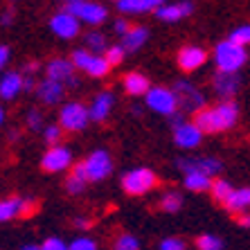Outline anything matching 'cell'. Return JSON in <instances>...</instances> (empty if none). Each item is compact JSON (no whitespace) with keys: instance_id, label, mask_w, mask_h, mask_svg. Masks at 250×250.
<instances>
[{"instance_id":"23","label":"cell","mask_w":250,"mask_h":250,"mask_svg":"<svg viewBox=\"0 0 250 250\" xmlns=\"http://www.w3.org/2000/svg\"><path fill=\"white\" fill-rule=\"evenodd\" d=\"M149 41V29L146 27H128V32L122 36V47L124 52H138L140 47Z\"/></svg>"},{"instance_id":"6","label":"cell","mask_w":250,"mask_h":250,"mask_svg":"<svg viewBox=\"0 0 250 250\" xmlns=\"http://www.w3.org/2000/svg\"><path fill=\"white\" fill-rule=\"evenodd\" d=\"M145 104L149 111L158 113V115H165V117H169L171 113L178 111L174 90L165 86H149V90L145 93Z\"/></svg>"},{"instance_id":"9","label":"cell","mask_w":250,"mask_h":250,"mask_svg":"<svg viewBox=\"0 0 250 250\" xmlns=\"http://www.w3.org/2000/svg\"><path fill=\"white\" fill-rule=\"evenodd\" d=\"M72 16H77L79 23H88V25H102L108 18V9L99 2L93 0H77V2H68L65 7Z\"/></svg>"},{"instance_id":"3","label":"cell","mask_w":250,"mask_h":250,"mask_svg":"<svg viewBox=\"0 0 250 250\" xmlns=\"http://www.w3.org/2000/svg\"><path fill=\"white\" fill-rule=\"evenodd\" d=\"M174 95H176V104H178V111L181 113H196L198 108H203L205 104H208V99H205V95L201 93V88L194 86L192 82H187V79H178V82L174 83Z\"/></svg>"},{"instance_id":"48","label":"cell","mask_w":250,"mask_h":250,"mask_svg":"<svg viewBox=\"0 0 250 250\" xmlns=\"http://www.w3.org/2000/svg\"><path fill=\"white\" fill-rule=\"evenodd\" d=\"M21 138H23V135L18 133V131H12V133H9V142H12V145H16V142H21Z\"/></svg>"},{"instance_id":"39","label":"cell","mask_w":250,"mask_h":250,"mask_svg":"<svg viewBox=\"0 0 250 250\" xmlns=\"http://www.w3.org/2000/svg\"><path fill=\"white\" fill-rule=\"evenodd\" d=\"M39 248L41 250H68V244L61 237H47Z\"/></svg>"},{"instance_id":"14","label":"cell","mask_w":250,"mask_h":250,"mask_svg":"<svg viewBox=\"0 0 250 250\" xmlns=\"http://www.w3.org/2000/svg\"><path fill=\"white\" fill-rule=\"evenodd\" d=\"M212 88L219 99H232L241 88V77L239 72H226V70H219L212 79Z\"/></svg>"},{"instance_id":"51","label":"cell","mask_w":250,"mask_h":250,"mask_svg":"<svg viewBox=\"0 0 250 250\" xmlns=\"http://www.w3.org/2000/svg\"><path fill=\"white\" fill-rule=\"evenodd\" d=\"M131 111H133V115H140V113H142V108H140V106H133Z\"/></svg>"},{"instance_id":"18","label":"cell","mask_w":250,"mask_h":250,"mask_svg":"<svg viewBox=\"0 0 250 250\" xmlns=\"http://www.w3.org/2000/svg\"><path fill=\"white\" fill-rule=\"evenodd\" d=\"M113 106H115V95L111 90H102L93 97L90 106H88V117L90 122H104L106 117L111 115Z\"/></svg>"},{"instance_id":"10","label":"cell","mask_w":250,"mask_h":250,"mask_svg":"<svg viewBox=\"0 0 250 250\" xmlns=\"http://www.w3.org/2000/svg\"><path fill=\"white\" fill-rule=\"evenodd\" d=\"M72 165V153H70L68 146L54 145L50 146L41 158V169L47 174H59V171H65Z\"/></svg>"},{"instance_id":"36","label":"cell","mask_w":250,"mask_h":250,"mask_svg":"<svg viewBox=\"0 0 250 250\" xmlns=\"http://www.w3.org/2000/svg\"><path fill=\"white\" fill-rule=\"evenodd\" d=\"M68 250H99V246L90 237H77L72 244H68Z\"/></svg>"},{"instance_id":"16","label":"cell","mask_w":250,"mask_h":250,"mask_svg":"<svg viewBox=\"0 0 250 250\" xmlns=\"http://www.w3.org/2000/svg\"><path fill=\"white\" fill-rule=\"evenodd\" d=\"M34 93L45 106H57V104H61L65 97V86L54 82V79H50V77H45L41 82H36Z\"/></svg>"},{"instance_id":"13","label":"cell","mask_w":250,"mask_h":250,"mask_svg":"<svg viewBox=\"0 0 250 250\" xmlns=\"http://www.w3.org/2000/svg\"><path fill=\"white\" fill-rule=\"evenodd\" d=\"M36 212V203L34 201H27V198L21 196H12L0 201V223L12 221V219H18V216H27Z\"/></svg>"},{"instance_id":"11","label":"cell","mask_w":250,"mask_h":250,"mask_svg":"<svg viewBox=\"0 0 250 250\" xmlns=\"http://www.w3.org/2000/svg\"><path fill=\"white\" fill-rule=\"evenodd\" d=\"M75 65L68 59H52L50 63L45 65V77L54 79V82L63 83L65 88H79V79L75 75Z\"/></svg>"},{"instance_id":"43","label":"cell","mask_w":250,"mask_h":250,"mask_svg":"<svg viewBox=\"0 0 250 250\" xmlns=\"http://www.w3.org/2000/svg\"><path fill=\"white\" fill-rule=\"evenodd\" d=\"M21 79H23V90H34L36 86V75H21Z\"/></svg>"},{"instance_id":"20","label":"cell","mask_w":250,"mask_h":250,"mask_svg":"<svg viewBox=\"0 0 250 250\" xmlns=\"http://www.w3.org/2000/svg\"><path fill=\"white\" fill-rule=\"evenodd\" d=\"M153 12H156V16L160 18V21H165V23H178V21H183L185 16H192L194 2H189V0H185V2H165V5L156 7Z\"/></svg>"},{"instance_id":"7","label":"cell","mask_w":250,"mask_h":250,"mask_svg":"<svg viewBox=\"0 0 250 250\" xmlns=\"http://www.w3.org/2000/svg\"><path fill=\"white\" fill-rule=\"evenodd\" d=\"M90 122L88 117V106H83L82 102H68V104L61 106L59 111V126L70 133H77V131H83Z\"/></svg>"},{"instance_id":"28","label":"cell","mask_w":250,"mask_h":250,"mask_svg":"<svg viewBox=\"0 0 250 250\" xmlns=\"http://www.w3.org/2000/svg\"><path fill=\"white\" fill-rule=\"evenodd\" d=\"M117 9L122 14H146L151 12L145 0H117Z\"/></svg>"},{"instance_id":"35","label":"cell","mask_w":250,"mask_h":250,"mask_svg":"<svg viewBox=\"0 0 250 250\" xmlns=\"http://www.w3.org/2000/svg\"><path fill=\"white\" fill-rule=\"evenodd\" d=\"M86 181H82V178H77L75 174L68 176V181H65V192L72 194V196H77V194H83L86 192Z\"/></svg>"},{"instance_id":"19","label":"cell","mask_w":250,"mask_h":250,"mask_svg":"<svg viewBox=\"0 0 250 250\" xmlns=\"http://www.w3.org/2000/svg\"><path fill=\"white\" fill-rule=\"evenodd\" d=\"M208 61V52L198 45H185L178 50V68L183 72H194V70L203 68Z\"/></svg>"},{"instance_id":"17","label":"cell","mask_w":250,"mask_h":250,"mask_svg":"<svg viewBox=\"0 0 250 250\" xmlns=\"http://www.w3.org/2000/svg\"><path fill=\"white\" fill-rule=\"evenodd\" d=\"M174 142L181 149H196L203 142V133H201V128L194 122H187L185 120L178 126H174Z\"/></svg>"},{"instance_id":"42","label":"cell","mask_w":250,"mask_h":250,"mask_svg":"<svg viewBox=\"0 0 250 250\" xmlns=\"http://www.w3.org/2000/svg\"><path fill=\"white\" fill-rule=\"evenodd\" d=\"M72 226H75L77 230H88V228H93V221L86 219V216H77L75 221H72Z\"/></svg>"},{"instance_id":"15","label":"cell","mask_w":250,"mask_h":250,"mask_svg":"<svg viewBox=\"0 0 250 250\" xmlns=\"http://www.w3.org/2000/svg\"><path fill=\"white\" fill-rule=\"evenodd\" d=\"M178 169L181 171H203V174H208L209 178H214L216 174H221L223 169V163L219 160V158H212V156H205V158H181L178 160Z\"/></svg>"},{"instance_id":"4","label":"cell","mask_w":250,"mask_h":250,"mask_svg":"<svg viewBox=\"0 0 250 250\" xmlns=\"http://www.w3.org/2000/svg\"><path fill=\"white\" fill-rule=\"evenodd\" d=\"M70 61H72V65L77 70H83L93 79H102V77H106L111 72V65L104 59V54H95L90 50H82V47H77L75 52H72Z\"/></svg>"},{"instance_id":"8","label":"cell","mask_w":250,"mask_h":250,"mask_svg":"<svg viewBox=\"0 0 250 250\" xmlns=\"http://www.w3.org/2000/svg\"><path fill=\"white\" fill-rule=\"evenodd\" d=\"M82 165H83V171H86L88 183H102L113 171V158L106 149H95Z\"/></svg>"},{"instance_id":"24","label":"cell","mask_w":250,"mask_h":250,"mask_svg":"<svg viewBox=\"0 0 250 250\" xmlns=\"http://www.w3.org/2000/svg\"><path fill=\"white\" fill-rule=\"evenodd\" d=\"M122 86H124V93L128 95V97H142V95L149 90V79H146L142 72H128L126 77H124V82H122Z\"/></svg>"},{"instance_id":"47","label":"cell","mask_w":250,"mask_h":250,"mask_svg":"<svg viewBox=\"0 0 250 250\" xmlns=\"http://www.w3.org/2000/svg\"><path fill=\"white\" fill-rule=\"evenodd\" d=\"M146 5H149V9H156V7H160V5H165V2H167V0H145Z\"/></svg>"},{"instance_id":"30","label":"cell","mask_w":250,"mask_h":250,"mask_svg":"<svg viewBox=\"0 0 250 250\" xmlns=\"http://www.w3.org/2000/svg\"><path fill=\"white\" fill-rule=\"evenodd\" d=\"M86 45H88L90 52L104 54V50L108 47V43H106V36L102 34V32H88L86 34Z\"/></svg>"},{"instance_id":"21","label":"cell","mask_w":250,"mask_h":250,"mask_svg":"<svg viewBox=\"0 0 250 250\" xmlns=\"http://www.w3.org/2000/svg\"><path fill=\"white\" fill-rule=\"evenodd\" d=\"M23 93V79H21V72L16 70H9L2 75L0 79V97L9 102V99H16L18 95Z\"/></svg>"},{"instance_id":"45","label":"cell","mask_w":250,"mask_h":250,"mask_svg":"<svg viewBox=\"0 0 250 250\" xmlns=\"http://www.w3.org/2000/svg\"><path fill=\"white\" fill-rule=\"evenodd\" d=\"M0 23L2 25H12L14 23V9H5L2 16H0Z\"/></svg>"},{"instance_id":"32","label":"cell","mask_w":250,"mask_h":250,"mask_svg":"<svg viewBox=\"0 0 250 250\" xmlns=\"http://www.w3.org/2000/svg\"><path fill=\"white\" fill-rule=\"evenodd\" d=\"M115 250H140L142 246H140V239L135 237V234H120V237L115 239V246H113Z\"/></svg>"},{"instance_id":"41","label":"cell","mask_w":250,"mask_h":250,"mask_svg":"<svg viewBox=\"0 0 250 250\" xmlns=\"http://www.w3.org/2000/svg\"><path fill=\"white\" fill-rule=\"evenodd\" d=\"M9 57H12V50L7 45H0V72L5 70L7 63H9Z\"/></svg>"},{"instance_id":"40","label":"cell","mask_w":250,"mask_h":250,"mask_svg":"<svg viewBox=\"0 0 250 250\" xmlns=\"http://www.w3.org/2000/svg\"><path fill=\"white\" fill-rule=\"evenodd\" d=\"M128 27H131V25H128V21H124V18L115 21V25H113V29H115V34L120 36V39H122V36L128 32Z\"/></svg>"},{"instance_id":"12","label":"cell","mask_w":250,"mask_h":250,"mask_svg":"<svg viewBox=\"0 0 250 250\" xmlns=\"http://www.w3.org/2000/svg\"><path fill=\"white\" fill-rule=\"evenodd\" d=\"M50 29H52L59 39L70 41V39H75V36L79 34L82 23H79L77 16H72L68 9H63V12H57L52 18H50Z\"/></svg>"},{"instance_id":"5","label":"cell","mask_w":250,"mask_h":250,"mask_svg":"<svg viewBox=\"0 0 250 250\" xmlns=\"http://www.w3.org/2000/svg\"><path fill=\"white\" fill-rule=\"evenodd\" d=\"M120 183H122V189L128 196H142V194L151 192L153 187H156L158 178L149 167H135L131 171H126Z\"/></svg>"},{"instance_id":"44","label":"cell","mask_w":250,"mask_h":250,"mask_svg":"<svg viewBox=\"0 0 250 250\" xmlns=\"http://www.w3.org/2000/svg\"><path fill=\"white\" fill-rule=\"evenodd\" d=\"M39 70H41V63H36V61H29V63L23 65V72H21V75H36Z\"/></svg>"},{"instance_id":"37","label":"cell","mask_w":250,"mask_h":250,"mask_svg":"<svg viewBox=\"0 0 250 250\" xmlns=\"http://www.w3.org/2000/svg\"><path fill=\"white\" fill-rule=\"evenodd\" d=\"M25 122H27V128H32V131H41V128H43V115H41V111L29 108L27 117H25Z\"/></svg>"},{"instance_id":"38","label":"cell","mask_w":250,"mask_h":250,"mask_svg":"<svg viewBox=\"0 0 250 250\" xmlns=\"http://www.w3.org/2000/svg\"><path fill=\"white\" fill-rule=\"evenodd\" d=\"M160 250H187V241L181 237H167L160 241Z\"/></svg>"},{"instance_id":"31","label":"cell","mask_w":250,"mask_h":250,"mask_svg":"<svg viewBox=\"0 0 250 250\" xmlns=\"http://www.w3.org/2000/svg\"><path fill=\"white\" fill-rule=\"evenodd\" d=\"M61 138H63V128L59 126V124H47V126H43V140H45L47 146L61 145Z\"/></svg>"},{"instance_id":"2","label":"cell","mask_w":250,"mask_h":250,"mask_svg":"<svg viewBox=\"0 0 250 250\" xmlns=\"http://www.w3.org/2000/svg\"><path fill=\"white\" fill-rule=\"evenodd\" d=\"M214 61L219 70L226 72H239L248 61V50L232 41H221L214 47Z\"/></svg>"},{"instance_id":"34","label":"cell","mask_w":250,"mask_h":250,"mask_svg":"<svg viewBox=\"0 0 250 250\" xmlns=\"http://www.w3.org/2000/svg\"><path fill=\"white\" fill-rule=\"evenodd\" d=\"M228 41H232V43H237V45L246 47L250 43V25H241V27L232 29L230 36H228Z\"/></svg>"},{"instance_id":"29","label":"cell","mask_w":250,"mask_h":250,"mask_svg":"<svg viewBox=\"0 0 250 250\" xmlns=\"http://www.w3.org/2000/svg\"><path fill=\"white\" fill-rule=\"evenodd\" d=\"M196 248L198 250H223L226 248V241L216 234H201L196 239Z\"/></svg>"},{"instance_id":"50","label":"cell","mask_w":250,"mask_h":250,"mask_svg":"<svg viewBox=\"0 0 250 250\" xmlns=\"http://www.w3.org/2000/svg\"><path fill=\"white\" fill-rule=\"evenodd\" d=\"M2 124H5V108L0 106V126H2Z\"/></svg>"},{"instance_id":"1","label":"cell","mask_w":250,"mask_h":250,"mask_svg":"<svg viewBox=\"0 0 250 250\" xmlns=\"http://www.w3.org/2000/svg\"><path fill=\"white\" fill-rule=\"evenodd\" d=\"M194 124L201 128L203 135L209 133H223V131H230L234 124L239 122V104L234 99H221L216 106L212 108H198L194 113Z\"/></svg>"},{"instance_id":"52","label":"cell","mask_w":250,"mask_h":250,"mask_svg":"<svg viewBox=\"0 0 250 250\" xmlns=\"http://www.w3.org/2000/svg\"><path fill=\"white\" fill-rule=\"evenodd\" d=\"M63 2H65V5H68V2H77V0H63Z\"/></svg>"},{"instance_id":"26","label":"cell","mask_w":250,"mask_h":250,"mask_svg":"<svg viewBox=\"0 0 250 250\" xmlns=\"http://www.w3.org/2000/svg\"><path fill=\"white\" fill-rule=\"evenodd\" d=\"M230 189H232V185H230L226 178H212V183H209V187H208V192L212 194V198H214L216 203H223L226 196L230 194Z\"/></svg>"},{"instance_id":"27","label":"cell","mask_w":250,"mask_h":250,"mask_svg":"<svg viewBox=\"0 0 250 250\" xmlns=\"http://www.w3.org/2000/svg\"><path fill=\"white\" fill-rule=\"evenodd\" d=\"M181 208H183V196L178 192H167L160 198V209L167 212V214H176V212H181Z\"/></svg>"},{"instance_id":"22","label":"cell","mask_w":250,"mask_h":250,"mask_svg":"<svg viewBox=\"0 0 250 250\" xmlns=\"http://www.w3.org/2000/svg\"><path fill=\"white\" fill-rule=\"evenodd\" d=\"M250 205V189L248 187H239V189H230V194L223 201V208L230 212V214H239V212H246Z\"/></svg>"},{"instance_id":"46","label":"cell","mask_w":250,"mask_h":250,"mask_svg":"<svg viewBox=\"0 0 250 250\" xmlns=\"http://www.w3.org/2000/svg\"><path fill=\"white\" fill-rule=\"evenodd\" d=\"M237 216V223L241 228H248L250 226V216H248V212H239V214H234Z\"/></svg>"},{"instance_id":"25","label":"cell","mask_w":250,"mask_h":250,"mask_svg":"<svg viewBox=\"0 0 250 250\" xmlns=\"http://www.w3.org/2000/svg\"><path fill=\"white\" fill-rule=\"evenodd\" d=\"M185 174V178H183V183H185V189H189V192H208L209 183H212V178H209L208 174H203V171H183Z\"/></svg>"},{"instance_id":"49","label":"cell","mask_w":250,"mask_h":250,"mask_svg":"<svg viewBox=\"0 0 250 250\" xmlns=\"http://www.w3.org/2000/svg\"><path fill=\"white\" fill-rule=\"evenodd\" d=\"M21 250H41V248H39V246H36V244H27V246H23V248H21Z\"/></svg>"},{"instance_id":"33","label":"cell","mask_w":250,"mask_h":250,"mask_svg":"<svg viewBox=\"0 0 250 250\" xmlns=\"http://www.w3.org/2000/svg\"><path fill=\"white\" fill-rule=\"evenodd\" d=\"M124 57H126V52H124V47L122 45H108L104 50V59L108 61V65H120L124 61Z\"/></svg>"}]
</instances>
